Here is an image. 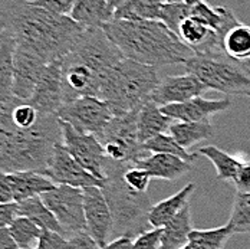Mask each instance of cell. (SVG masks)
I'll return each mask as SVG.
<instances>
[{"label":"cell","mask_w":250,"mask_h":249,"mask_svg":"<svg viewBox=\"0 0 250 249\" xmlns=\"http://www.w3.org/2000/svg\"><path fill=\"white\" fill-rule=\"evenodd\" d=\"M0 18L16 48L32 52L48 64L66 56L85 32L71 16L52 13L29 0L7 3Z\"/></svg>","instance_id":"1"},{"label":"cell","mask_w":250,"mask_h":249,"mask_svg":"<svg viewBox=\"0 0 250 249\" xmlns=\"http://www.w3.org/2000/svg\"><path fill=\"white\" fill-rule=\"evenodd\" d=\"M102 29L124 58L154 68L184 64L194 56V52L161 21L112 19Z\"/></svg>","instance_id":"2"},{"label":"cell","mask_w":250,"mask_h":249,"mask_svg":"<svg viewBox=\"0 0 250 249\" xmlns=\"http://www.w3.org/2000/svg\"><path fill=\"white\" fill-rule=\"evenodd\" d=\"M123 58L102 27L85 29L74 49L62 58L63 102L98 97L102 82Z\"/></svg>","instance_id":"3"},{"label":"cell","mask_w":250,"mask_h":249,"mask_svg":"<svg viewBox=\"0 0 250 249\" xmlns=\"http://www.w3.org/2000/svg\"><path fill=\"white\" fill-rule=\"evenodd\" d=\"M158 82L157 68L123 58L102 82L98 98L109 105L114 115H123L150 100Z\"/></svg>","instance_id":"4"},{"label":"cell","mask_w":250,"mask_h":249,"mask_svg":"<svg viewBox=\"0 0 250 249\" xmlns=\"http://www.w3.org/2000/svg\"><path fill=\"white\" fill-rule=\"evenodd\" d=\"M121 167L123 163H115L108 158L105 180L101 189L112 212V233L117 236L132 238L151 227L148 213L152 204L147 193H137L125 184Z\"/></svg>","instance_id":"5"},{"label":"cell","mask_w":250,"mask_h":249,"mask_svg":"<svg viewBox=\"0 0 250 249\" xmlns=\"http://www.w3.org/2000/svg\"><path fill=\"white\" fill-rule=\"evenodd\" d=\"M184 68L208 88L227 95L250 97V72L243 62L227 55H194L186 61Z\"/></svg>","instance_id":"6"},{"label":"cell","mask_w":250,"mask_h":249,"mask_svg":"<svg viewBox=\"0 0 250 249\" xmlns=\"http://www.w3.org/2000/svg\"><path fill=\"white\" fill-rule=\"evenodd\" d=\"M141 108V107H140ZM140 108L123 115H114L98 138L106 153V157L115 163L135 164L146 157V150L138 140L137 117Z\"/></svg>","instance_id":"7"},{"label":"cell","mask_w":250,"mask_h":249,"mask_svg":"<svg viewBox=\"0 0 250 249\" xmlns=\"http://www.w3.org/2000/svg\"><path fill=\"white\" fill-rule=\"evenodd\" d=\"M41 198L58 219L65 236L86 230L83 213V192L81 187L56 184L52 190L42 193Z\"/></svg>","instance_id":"8"},{"label":"cell","mask_w":250,"mask_h":249,"mask_svg":"<svg viewBox=\"0 0 250 249\" xmlns=\"http://www.w3.org/2000/svg\"><path fill=\"white\" fill-rule=\"evenodd\" d=\"M56 117L81 133L92 134L100 138L114 114L105 101L86 95L63 104Z\"/></svg>","instance_id":"9"},{"label":"cell","mask_w":250,"mask_h":249,"mask_svg":"<svg viewBox=\"0 0 250 249\" xmlns=\"http://www.w3.org/2000/svg\"><path fill=\"white\" fill-rule=\"evenodd\" d=\"M62 130V144L76 161H79L89 173L105 180V169L108 157L98 137L86 133H81L71 124L59 120Z\"/></svg>","instance_id":"10"},{"label":"cell","mask_w":250,"mask_h":249,"mask_svg":"<svg viewBox=\"0 0 250 249\" xmlns=\"http://www.w3.org/2000/svg\"><path fill=\"white\" fill-rule=\"evenodd\" d=\"M42 175L50 179L55 184H68L81 189L89 186L102 187L104 184V180L89 173L79 161H76L62 143L55 146L53 154Z\"/></svg>","instance_id":"11"},{"label":"cell","mask_w":250,"mask_h":249,"mask_svg":"<svg viewBox=\"0 0 250 249\" xmlns=\"http://www.w3.org/2000/svg\"><path fill=\"white\" fill-rule=\"evenodd\" d=\"M82 192L86 232L97 241L100 248H104L114 230L111 207L100 186L83 187Z\"/></svg>","instance_id":"12"},{"label":"cell","mask_w":250,"mask_h":249,"mask_svg":"<svg viewBox=\"0 0 250 249\" xmlns=\"http://www.w3.org/2000/svg\"><path fill=\"white\" fill-rule=\"evenodd\" d=\"M27 102L41 115H56L63 102L62 87V59L49 62L41 75L32 97Z\"/></svg>","instance_id":"13"},{"label":"cell","mask_w":250,"mask_h":249,"mask_svg":"<svg viewBox=\"0 0 250 249\" xmlns=\"http://www.w3.org/2000/svg\"><path fill=\"white\" fill-rule=\"evenodd\" d=\"M208 88L201 82L199 78L191 74L166 76L160 79L157 87L152 90L150 101L155 102L158 107L178 104L191 100L194 97H200Z\"/></svg>","instance_id":"14"},{"label":"cell","mask_w":250,"mask_h":249,"mask_svg":"<svg viewBox=\"0 0 250 249\" xmlns=\"http://www.w3.org/2000/svg\"><path fill=\"white\" fill-rule=\"evenodd\" d=\"M48 65L41 56L15 46V79H13V97L21 101H27Z\"/></svg>","instance_id":"15"},{"label":"cell","mask_w":250,"mask_h":249,"mask_svg":"<svg viewBox=\"0 0 250 249\" xmlns=\"http://www.w3.org/2000/svg\"><path fill=\"white\" fill-rule=\"evenodd\" d=\"M231 107L230 98L223 100H206L203 97H194L191 100L168 104L160 107L161 111L175 121H210V117L226 111Z\"/></svg>","instance_id":"16"},{"label":"cell","mask_w":250,"mask_h":249,"mask_svg":"<svg viewBox=\"0 0 250 249\" xmlns=\"http://www.w3.org/2000/svg\"><path fill=\"white\" fill-rule=\"evenodd\" d=\"M135 166L147 170L152 179H163L173 181L183 176H186L191 170V163L164 153H152L151 156H146L135 163Z\"/></svg>","instance_id":"17"},{"label":"cell","mask_w":250,"mask_h":249,"mask_svg":"<svg viewBox=\"0 0 250 249\" xmlns=\"http://www.w3.org/2000/svg\"><path fill=\"white\" fill-rule=\"evenodd\" d=\"M111 0H76L69 16L83 29H97L114 19Z\"/></svg>","instance_id":"18"},{"label":"cell","mask_w":250,"mask_h":249,"mask_svg":"<svg viewBox=\"0 0 250 249\" xmlns=\"http://www.w3.org/2000/svg\"><path fill=\"white\" fill-rule=\"evenodd\" d=\"M171 117L166 115L161 108L152 102V101H146L137 117V127H138V140L141 144L148 141L150 138L161 134V133H168L171 124L174 123Z\"/></svg>","instance_id":"19"},{"label":"cell","mask_w":250,"mask_h":249,"mask_svg":"<svg viewBox=\"0 0 250 249\" xmlns=\"http://www.w3.org/2000/svg\"><path fill=\"white\" fill-rule=\"evenodd\" d=\"M9 179L12 183L15 202H22L33 196H41L42 193L49 192L56 186L46 176L33 170L9 173Z\"/></svg>","instance_id":"20"},{"label":"cell","mask_w":250,"mask_h":249,"mask_svg":"<svg viewBox=\"0 0 250 249\" xmlns=\"http://www.w3.org/2000/svg\"><path fill=\"white\" fill-rule=\"evenodd\" d=\"M194 190H196V184L188 183L173 196L152 204L148 213V222L151 227H164L188 203L190 196L193 195Z\"/></svg>","instance_id":"21"},{"label":"cell","mask_w":250,"mask_h":249,"mask_svg":"<svg viewBox=\"0 0 250 249\" xmlns=\"http://www.w3.org/2000/svg\"><path fill=\"white\" fill-rule=\"evenodd\" d=\"M193 230L191 209L187 203L174 218L163 227L161 249H178L188 244V236Z\"/></svg>","instance_id":"22"},{"label":"cell","mask_w":250,"mask_h":249,"mask_svg":"<svg viewBox=\"0 0 250 249\" xmlns=\"http://www.w3.org/2000/svg\"><path fill=\"white\" fill-rule=\"evenodd\" d=\"M168 133L181 147L188 150L203 140L210 138L214 134V128L210 121H174Z\"/></svg>","instance_id":"23"},{"label":"cell","mask_w":250,"mask_h":249,"mask_svg":"<svg viewBox=\"0 0 250 249\" xmlns=\"http://www.w3.org/2000/svg\"><path fill=\"white\" fill-rule=\"evenodd\" d=\"M163 0H125L115 9L114 19L158 21Z\"/></svg>","instance_id":"24"},{"label":"cell","mask_w":250,"mask_h":249,"mask_svg":"<svg viewBox=\"0 0 250 249\" xmlns=\"http://www.w3.org/2000/svg\"><path fill=\"white\" fill-rule=\"evenodd\" d=\"M15 41L9 35L0 45V101L13 100L15 79Z\"/></svg>","instance_id":"25"},{"label":"cell","mask_w":250,"mask_h":249,"mask_svg":"<svg viewBox=\"0 0 250 249\" xmlns=\"http://www.w3.org/2000/svg\"><path fill=\"white\" fill-rule=\"evenodd\" d=\"M19 203V216H25L27 219L38 224L42 229L46 230H55L63 235V230L55 215L48 209L45 202L41 196H33L29 199L18 202Z\"/></svg>","instance_id":"26"},{"label":"cell","mask_w":250,"mask_h":249,"mask_svg":"<svg viewBox=\"0 0 250 249\" xmlns=\"http://www.w3.org/2000/svg\"><path fill=\"white\" fill-rule=\"evenodd\" d=\"M223 52L239 62L250 61V26L242 22L233 26L223 38Z\"/></svg>","instance_id":"27"},{"label":"cell","mask_w":250,"mask_h":249,"mask_svg":"<svg viewBox=\"0 0 250 249\" xmlns=\"http://www.w3.org/2000/svg\"><path fill=\"white\" fill-rule=\"evenodd\" d=\"M199 153L203 154L204 157H207L211 164L216 169L217 179L220 180H230V181H236L239 172L243 166V163L240 160H237L236 157L227 154L226 151L220 150L216 146H206L199 150Z\"/></svg>","instance_id":"28"},{"label":"cell","mask_w":250,"mask_h":249,"mask_svg":"<svg viewBox=\"0 0 250 249\" xmlns=\"http://www.w3.org/2000/svg\"><path fill=\"white\" fill-rule=\"evenodd\" d=\"M233 235L234 230L230 224L213 229H193L188 244L194 249H223Z\"/></svg>","instance_id":"29"},{"label":"cell","mask_w":250,"mask_h":249,"mask_svg":"<svg viewBox=\"0 0 250 249\" xmlns=\"http://www.w3.org/2000/svg\"><path fill=\"white\" fill-rule=\"evenodd\" d=\"M143 149L147 153H164V154H173L188 163H193L197 158V154L188 153L184 147H181L175 138L170 133H161L155 137L150 138L143 144Z\"/></svg>","instance_id":"30"},{"label":"cell","mask_w":250,"mask_h":249,"mask_svg":"<svg viewBox=\"0 0 250 249\" xmlns=\"http://www.w3.org/2000/svg\"><path fill=\"white\" fill-rule=\"evenodd\" d=\"M9 229L19 248H35L33 245L38 244L42 232L45 230L25 216H18L13 224L9 226Z\"/></svg>","instance_id":"31"},{"label":"cell","mask_w":250,"mask_h":249,"mask_svg":"<svg viewBox=\"0 0 250 249\" xmlns=\"http://www.w3.org/2000/svg\"><path fill=\"white\" fill-rule=\"evenodd\" d=\"M234 233H250V193L236 192L233 200V209L229 219Z\"/></svg>","instance_id":"32"},{"label":"cell","mask_w":250,"mask_h":249,"mask_svg":"<svg viewBox=\"0 0 250 249\" xmlns=\"http://www.w3.org/2000/svg\"><path fill=\"white\" fill-rule=\"evenodd\" d=\"M190 15H191V6L183 1H164L160 10L158 21L167 25V27L171 29L177 35L180 23Z\"/></svg>","instance_id":"33"},{"label":"cell","mask_w":250,"mask_h":249,"mask_svg":"<svg viewBox=\"0 0 250 249\" xmlns=\"http://www.w3.org/2000/svg\"><path fill=\"white\" fill-rule=\"evenodd\" d=\"M121 176L125 184L137 193H147L151 179H152L147 170H144L140 166L129 164V163H123Z\"/></svg>","instance_id":"34"},{"label":"cell","mask_w":250,"mask_h":249,"mask_svg":"<svg viewBox=\"0 0 250 249\" xmlns=\"http://www.w3.org/2000/svg\"><path fill=\"white\" fill-rule=\"evenodd\" d=\"M15 102H16V98L10 101H0V153L3 151L12 134L19 128L15 124L13 117H12Z\"/></svg>","instance_id":"35"},{"label":"cell","mask_w":250,"mask_h":249,"mask_svg":"<svg viewBox=\"0 0 250 249\" xmlns=\"http://www.w3.org/2000/svg\"><path fill=\"white\" fill-rule=\"evenodd\" d=\"M163 227H151L150 230L141 232L132 241V249H161Z\"/></svg>","instance_id":"36"},{"label":"cell","mask_w":250,"mask_h":249,"mask_svg":"<svg viewBox=\"0 0 250 249\" xmlns=\"http://www.w3.org/2000/svg\"><path fill=\"white\" fill-rule=\"evenodd\" d=\"M36 249H68V238L55 230H43Z\"/></svg>","instance_id":"37"},{"label":"cell","mask_w":250,"mask_h":249,"mask_svg":"<svg viewBox=\"0 0 250 249\" xmlns=\"http://www.w3.org/2000/svg\"><path fill=\"white\" fill-rule=\"evenodd\" d=\"M29 1L35 6L49 10L52 13L69 16V13L72 12L75 6L76 0H29Z\"/></svg>","instance_id":"38"},{"label":"cell","mask_w":250,"mask_h":249,"mask_svg":"<svg viewBox=\"0 0 250 249\" xmlns=\"http://www.w3.org/2000/svg\"><path fill=\"white\" fill-rule=\"evenodd\" d=\"M68 249H101L97 241L86 232L81 230L68 236Z\"/></svg>","instance_id":"39"},{"label":"cell","mask_w":250,"mask_h":249,"mask_svg":"<svg viewBox=\"0 0 250 249\" xmlns=\"http://www.w3.org/2000/svg\"><path fill=\"white\" fill-rule=\"evenodd\" d=\"M19 216V203H0V227H9Z\"/></svg>","instance_id":"40"},{"label":"cell","mask_w":250,"mask_h":249,"mask_svg":"<svg viewBox=\"0 0 250 249\" xmlns=\"http://www.w3.org/2000/svg\"><path fill=\"white\" fill-rule=\"evenodd\" d=\"M9 202H15L12 183L9 179V173L0 170V203H9Z\"/></svg>","instance_id":"41"},{"label":"cell","mask_w":250,"mask_h":249,"mask_svg":"<svg viewBox=\"0 0 250 249\" xmlns=\"http://www.w3.org/2000/svg\"><path fill=\"white\" fill-rule=\"evenodd\" d=\"M234 186L239 192H249L250 193V161L243 163L239 176L234 181Z\"/></svg>","instance_id":"42"},{"label":"cell","mask_w":250,"mask_h":249,"mask_svg":"<svg viewBox=\"0 0 250 249\" xmlns=\"http://www.w3.org/2000/svg\"><path fill=\"white\" fill-rule=\"evenodd\" d=\"M18 244L9 227H0V249H18Z\"/></svg>","instance_id":"43"},{"label":"cell","mask_w":250,"mask_h":249,"mask_svg":"<svg viewBox=\"0 0 250 249\" xmlns=\"http://www.w3.org/2000/svg\"><path fill=\"white\" fill-rule=\"evenodd\" d=\"M101 249H132V238L129 236H117L114 241L108 242Z\"/></svg>","instance_id":"44"},{"label":"cell","mask_w":250,"mask_h":249,"mask_svg":"<svg viewBox=\"0 0 250 249\" xmlns=\"http://www.w3.org/2000/svg\"><path fill=\"white\" fill-rule=\"evenodd\" d=\"M6 36H7V30H6V25H4L3 19L0 18V45L3 44V41L6 39Z\"/></svg>","instance_id":"45"},{"label":"cell","mask_w":250,"mask_h":249,"mask_svg":"<svg viewBox=\"0 0 250 249\" xmlns=\"http://www.w3.org/2000/svg\"><path fill=\"white\" fill-rule=\"evenodd\" d=\"M181 1L186 3V4H188V6H194V4H197L200 1H204V0H181Z\"/></svg>","instance_id":"46"},{"label":"cell","mask_w":250,"mask_h":249,"mask_svg":"<svg viewBox=\"0 0 250 249\" xmlns=\"http://www.w3.org/2000/svg\"><path fill=\"white\" fill-rule=\"evenodd\" d=\"M124 1H125V0H111V3H112V6H114L115 9H117V7H118L120 4H123Z\"/></svg>","instance_id":"47"},{"label":"cell","mask_w":250,"mask_h":249,"mask_svg":"<svg viewBox=\"0 0 250 249\" xmlns=\"http://www.w3.org/2000/svg\"><path fill=\"white\" fill-rule=\"evenodd\" d=\"M243 65L246 67V69L250 72V61H243Z\"/></svg>","instance_id":"48"},{"label":"cell","mask_w":250,"mask_h":249,"mask_svg":"<svg viewBox=\"0 0 250 249\" xmlns=\"http://www.w3.org/2000/svg\"><path fill=\"white\" fill-rule=\"evenodd\" d=\"M178 249H194L190 244H187V245H184V247H181V248H178Z\"/></svg>","instance_id":"49"},{"label":"cell","mask_w":250,"mask_h":249,"mask_svg":"<svg viewBox=\"0 0 250 249\" xmlns=\"http://www.w3.org/2000/svg\"><path fill=\"white\" fill-rule=\"evenodd\" d=\"M163 1H181V0H163Z\"/></svg>","instance_id":"50"},{"label":"cell","mask_w":250,"mask_h":249,"mask_svg":"<svg viewBox=\"0 0 250 249\" xmlns=\"http://www.w3.org/2000/svg\"><path fill=\"white\" fill-rule=\"evenodd\" d=\"M18 249H36V248H18Z\"/></svg>","instance_id":"51"}]
</instances>
